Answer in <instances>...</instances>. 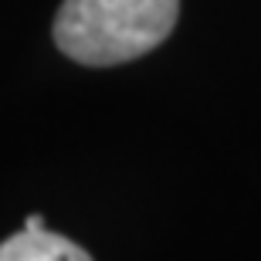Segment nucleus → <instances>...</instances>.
<instances>
[{
    "label": "nucleus",
    "mask_w": 261,
    "mask_h": 261,
    "mask_svg": "<svg viewBox=\"0 0 261 261\" xmlns=\"http://www.w3.org/2000/svg\"><path fill=\"white\" fill-rule=\"evenodd\" d=\"M180 0H65L55 14V44L78 65L109 68L160 48Z\"/></svg>",
    "instance_id": "1"
},
{
    "label": "nucleus",
    "mask_w": 261,
    "mask_h": 261,
    "mask_svg": "<svg viewBox=\"0 0 261 261\" xmlns=\"http://www.w3.org/2000/svg\"><path fill=\"white\" fill-rule=\"evenodd\" d=\"M0 261H92V254L55 231H44V227L28 231L24 227L20 234L0 244Z\"/></svg>",
    "instance_id": "2"
},
{
    "label": "nucleus",
    "mask_w": 261,
    "mask_h": 261,
    "mask_svg": "<svg viewBox=\"0 0 261 261\" xmlns=\"http://www.w3.org/2000/svg\"><path fill=\"white\" fill-rule=\"evenodd\" d=\"M24 227H28V231H38V227H44V217H41V214H28Z\"/></svg>",
    "instance_id": "3"
}]
</instances>
